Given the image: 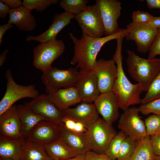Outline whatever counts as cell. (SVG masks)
<instances>
[{
  "label": "cell",
  "mask_w": 160,
  "mask_h": 160,
  "mask_svg": "<svg viewBox=\"0 0 160 160\" xmlns=\"http://www.w3.org/2000/svg\"><path fill=\"white\" fill-rule=\"evenodd\" d=\"M138 108L129 107L124 111L119 118L118 128L127 136L139 142L146 136L144 121L139 116Z\"/></svg>",
  "instance_id": "8"
},
{
  "label": "cell",
  "mask_w": 160,
  "mask_h": 160,
  "mask_svg": "<svg viewBox=\"0 0 160 160\" xmlns=\"http://www.w3.org/2000/svg\"><path fill=\"white\" fill-rule=\"evenodd\" d=\"M11 9L7 5L0 1V18L4 19L9 14Z\"/></svg>",
  "instance_id": "40"
},
{
  "label": "cell",
  "mask_w": 160,
  "mask_h": 160,
  "mask_svg": "<svg viewBox=\"0 0 160 160\" xmlns=\"http://www.w3.org/2000/svg\"><path fill=\"white\" fill-rule=\"evenodd\" d=\"M87 160H115L105 153L99 154L93 151H89L85 154Z\"/></svg>",
  "instance_id": "38"
},
{
  "label": "cell",
  "mask_w": 160,
  "mask_h": 160,
  "mask_svg": "<svg viewBox=\"0 0 160 160\" xmlns=\"http://www.w3.org/2000/svg\"><path fill=\"white\" fill-rule=\"evenodd\" d=\"M14 25L7 23L0 26V46H1L2 43V38L5 33L9 29L12 28Z\"/></svg>",
  "instance_id": "41"
},
{
  "label": "cell",
  "mask_w": 160,
  "mask_h": 160,
  "mask_svg": "<svg viewBox=\"0 0 160 160\" xmlns=\"http://www.w3.org/2000/svg\"><path fill=\"white\" fill-rule=\"evenodd\" d=\"M0 160H13L10 158L0 157Z\"/></svg>",
  "instance_id": "46"
},
{
  "label": "cell",
  "mask_w": 160,
  "mask_h": 160,
  "mask_svg": "<svg viewBox=\"0 0 160 160\" xmlns=\"http://www.w3.org/2000/svg\"><path fill=\"white\" fill-rule=\"evenodd\" d=\"M80 74L76 68L66 70L52 67L43 72L41 79L47 94L58 89L74 87Z\"/></svg>",
  "instance_id": "4"
},
{
  "label": "cell",
  "mask_w": 160,
  "mask_h": 160,
  "mask_svg": "<svg viewBox=\"0 0 160 160\" xmlns=\"http://www.w3.org/2000/svg\"><path fill=\"white\" fill-rule=\"evenodd\" d=\"M160 55V28L158 32L148 51V58L152 59L157 55Z\"/></svg>",
  "instance_id": "36"
},
{
  "label": "cell",
  "mask_w": 160,
  "mask_h": 160,
  "mask_svg": "<svg viewBox=\"0 0 160 160\" xmlns=\"http://www.w3.org/2000/svg\"><path fill=\"white\" fill-rule=\"evenodd\" d=\"M9 52V49H5L0 55V66L4 65L7 58V55Z\"/></svg>",
  "instance_id": "44"
},
{
  "label": "cell",
  "mask_w": 160,
  "mask_h": 160,
  "mask_svg": "<svg viewBox=\"0 0 160 160\" xmlns=\"http://www.w3.org/2000/svg\"><path fill=\"white\" fill-rule=\"evenodd\" d=\"M138 108L140 112L144 115L153 113L160 116V98L142 104Z\"/></svg>",
  "instance_id": "34"
},
{
  "label": "cell",
  "mask_w": 160,
  "mask_h": 160,
  "mask_svg": "<svg viewBox=\"0 0 160 160\" xmlns=\"http://www.w3.org/2000/svg\"><path fill=\"white\" fill-rule=\"evenodd\" d=\"M0 136L9 138H24L17 106L13 105L0 115Z\"/></svg>",
  "instance_id": "17"
},
{
  "label": "cell",
  "mask_w": 160,
  "mask_h": 160,
  "mask_svg": "<svg viewBox=\"0 0 160 160\" xmlns=\"http://www.w3.org/2000/svg\"><path fill=\"white\" fill-rule=\"evenodd\" d=\"M47 95L49 99L63 112L70 106L81 102L74 87L60 89Z\"/></svg>",
  "instance_id": "20"
},
{
  "label": "cell",
  "mask_w": 160,
  "mask_h": 160,
  "mask_svg": "<svg viewBox=\"0 0 160 160\" xmlns=\"http://www.w3.org/2000/svg\"><path fill=\"white\" fill-rule=\"evenodd\" d=\"M25 138L13 139L0 136V157L20 160Z\"/></svg>",
  "instance_id": "24"
},
{
  "label": "cell",
  "mask_w": 160,
  "mask_h": 160,
  "mask_svg": "<svg viewBox=\"0 0 160 160\" xmlns=\"http://www.w3.org/2000/svg\"><path fill=\"white\" fill-rule=\"evenodd\" d=\"M123 39H116V49L113 59L117 66V74L112 91L116 96L119 108L124 111L131 105L141 103L140 96L143 90L140 84L131 83L125 74L122 54Z\"/></svg>",
  "instance_id": "2"
},
{
  "label": "cell",
  "mask_w": 160,
  "mask_h": 160,
  "mask_svg": "<svg viewBox=\"0 0 160 160\" xmlns=\"http://www.w3.org/2000/svg\"><path fill=\"white\" fill-rule=\"evenodd\" d=\"M24 105L35 113L52 122L58 124L61 123L64 113L49 99L47 94L39 95Z\"/></svg>",
  "instance_id": "13"
},
{
  "label": "cell",
  "mask_w": 160,
  "mask_h": 160,
  "mask_svg": "<svg viewBox=\"0 0 160 160\" xmlns=\"http://www.w3.org/2000/svg\"><path fill=\"white\" fill-rule=\"evenodd\" d=\"M150 136L147 135L138 144L128 160H154L155 155L150 142Z\"/></svg>",
  "instance_id": "27"
},
{
  "label": "cell",
  "mask_w": 160,
  "mask_h": 160,
  "mask_svg": "<svg viewBox=\"0 0 160 160\" xmlns=\"http://www.w3.org/2000/svg\"><path fill=\"white\" fill-rule=\"evenodd\" d=\"M146 92L145 96L142 99L141 104L160 98V70L151 83Z\"/></svg>",
  "instance_id": "29"
},
{
  "label": "cell",
  "mask_w": 160,
  "mask_h": 160,
  "mask_svg": "<svg viewBox=\"0 0 160 160\" xmlns=\"http://www.w3.org/2000/svg\"><path fill=\"white\" fill-rule=\"evenodd\" d=\"M154 160H160V156H155Z\"/></svg>",
  "instance_id": "47"
},
{
  "label": "cell",
  "mask_w": 160,
  "mask_h": 160,
  "mask_svg": "<svg viewBox=\"0 0 160 160\" xmlns=\"http://www.w3.org/2000/svg\"><path fill=\"white\" fill-rule=\"evenodd\" d=\"M65 46L61 40L56 39L41 43L33 50V65L36 68L43 72L52 67L53 62L64 53Z\"/></svg>",
  "instance_id": "7"
},
{
  "label": "cell",
  "mask_w": 160,
  "mask_h": 160,
  "mask_svg": "<svg viewBox=\"0 0 160 160\" xmlns=\"http://www.w3.org/2000/svg\"><path fill=\"white\" fill-rule=\"evenodd\" d=\"M147 135L151 136L160 133V116L153 114L145 120Z\"/></svg>",
  "instance_id": "33"
},
{
  "label": "cell",
  "mask_w": 160,
  "mask_h": 160,
  "mask_svg": "<svg viewBox=\"0 0 160 160\" xmlns=\"http://www.w3.org/2000/svg\"><path fill=\"white\" fill-rule=\"evenodd\" d=\"M153 26L160 28V17H154L148 23Z\"/></svg>",
  "instance_id": "43"
},
{
  "label": "cell",
  "mask_w": 160,
  "mask_h": 160,
  "mask_svg": "<svg viewBox=\"0 0 160 160\" xmlns=\"http://www.w3.org/2000/svg\"><path fill=\"white\" fill-rule=\"evenodd\" d=\"M60 124L49 120L41 121L31 130L27 139L43 145H46L60 137Z\"/></svg>",
  "instance_id": "16"
},
{
  "label": "cell",
  "mask_w": 160,
  "mask_h": 160,
  "mask_svg": "<svg viewBox=\"0 0 160 160\" xmlns=\"http://www.w3.org/2000/svg\"><path fill=\"white\" fill-rule=\"evenodd\" d=\"M7 79L5 93L0 102V115L3 113L19 100L26 97L33 99L39 95L34 85H20L14 81L11 71L8 69L5 74Z\"/></svg>",
  "instance_id": "5"
},
{
  "label": "cell",
  "mask_w": 160,
  "mask_h": 160,
  "mask_svg": "<svg viewBox=\"0 0 160 160\" xmlns=\"http://www.w3.org/2000/svg\"><path fill=\"white\" fill-rule=\"evenodd\" d=\"M127 136L123 132L119 131L111 141L105 154L111 159L117 160L122 143Z\"/></svg>",
  "instance_id": "31"
},
{
  "label": "cell",
  "mask_w": 160,
  "mask_h": 160,
  "mask_svg": "<svg viewBox=\"0 0 160 160\" xmlns=\"http://www.w3.org/2000/svg\"><path fill=\"white\" fill-rule=\"evenodd\" d=\"M128 32L124 38L134 41L137 51L145 53L148 52L158 32V29L148 23H130L127 25Z\"/></svg>",
  "instance_id": "9"
},
{
  "label": "cell",
  "mask_w": 160,
  "mask_h": 160,
  "mask_svg": "<svg viewBox=\"0 0 160 160\" xmlns=\"http://www.w3.org/2000/svg\"><path fill=\"white\" fill-rule=\"evenodd\" d=\"M128 32L126 28H121L108 36L95 38L82 34L78 39L71 33L69 35L74 44V55L70 63L77 65L80 70H92L97 61V55L103 46L112 40L124 38Z\"/></svg>",
  "instance_id": "1"
},
{
  "label": "cell",
  "mask_w": 160,
  "mask_h": 160,
  "mask_svg": "<svg viewBox=\"0 0 160 160\" xmlns=\"http://www.w3.org/2000/svg\"><path fill=\"white\" fill-rule=\"evenodd\" d=\"M44 146L52 160H66L78 154L60 137Z\"/></svg>",
  "instance_id": "25"
},
{
  "label": "cell",
  "mask_w": 160,
  "mask_h": 160,
  "mask_svg": "<svg viewBox=\"0 0 160 160\" xmlns=\"http://www.w3.org/2000/svg\"><path fill=\"white\" fill-rule=\"evenodd\" d=\"M76 15L64 12L56 14L52 24L45 32L37 36L29 35L26 38L28 41H36L43 43L56 39L58 33L65 27L71 23Z\"/></svg>",
  "instance_id": "18"
},
{
  "label": "cell",
  "mask_w": 160,
  "mask_h": 160,
  "mask_svg": "<svg viewBox=\"0 0 160 160\" xmlns=\"http://www.w3.org/2000/svg\"><path fill=\"white\" fill-rule=\"evenodd\" d=\"M9 15L8 23L15 25L19 30L31 31L36 27L34 17L23 6L16 9H11Z\"/></svg>",
  "instance_id": "21"
},
{
  "label": "cell",
  "mask_w": 160,
  "mask_h": 160,
  "mask_svg": "<svg viewBox=\"0 0 160 160\" xmlns=\"http://www.w3.org/2000/svg\"><path fill=\"white\" fill-rule=\"evenodd\" d=\"M154 17L149 13L139 10L134 12L132 15V22L136 23L148 22Z\"/></svg>",
  "instance_id": "35"
},
{
  "label": "cell",
  "mask_w": 160,
  "mask_h": 160,
  "mask_svg": "<svg viewBox=\"0 0 160 160\" xmlns=\"http://www.w3.org/2000/svg\"><path fill=\"white\" fill-rule=\"evenodd\" d=\"M0 1L7 5L11 9H16L23 6V1L21 0H0Z\"/></svg>",
  "instance_id": "39"
},
{
  "label": "cell",
  "mask_w": 160,
  "mask_h": 160,
  "mask_svg": "<svg viewBox=\"0 0 160 160\" xmlns=\"http://www.w3.org/2000/svg\"><path fill=\"white\" fill-rule=\"evenodd\" d=\"M92 151L104 154L117 133L112 126L99 117L87 129L85 132Z\"/></svg>",
  "instance_id": "6"
},
{
  "label": "cell",
  "mask_w": 160,
  "mask_h": 160,
  "mask_svg": "<svg viewBox=\"0 0 160 160\" xmlns=\"http://www.w3.org/2000/svg\"><path fill=\"white\" fill-rule=\"evenodd\" d=\"M88 2L87 0H61L59 4L60 7L65 12L76 15L86 9Z\"/></svg>",
  "instance_id": "28"
},
{
  "label": "cell",
  "mask_w": 160,
  "mask_h": 160,
  "mask_svg": "<svg viewBox=\"0 0 160 160\" xmlns=\"http://www.w3.org/2000/svg\"><path fill=\"white\" fill-rule=\"evenodd\" d=\"M94 103L99 114L108 124L112 125L118 118L119 107L116 96L112 90L100 93Z\"/></svg>",
  "instance_id": "15"
},
{
  "label": "cell",
  "mask_w": 160,
  "mask_h": 160,
  "mask_svg": "<svg viewBox=\"0 0 160 160\" xmlns=\"http://www.w3.org/2000/svg\"><path fill=\"white\" fill-rule=\"evenodd\" d=\"M17 109L21 122L22 134L25 139L27 138L31 130L39 122L49 120L45 117L35 113L24 105H18Z\"/></svg>",
  "instance_id": "23"
},
{
  "label": "cell",
  "mask_w": 160,
  "mask_h": 160,
  "mask_svg": "<svg viewBox=\"0 0 160 160\" xmlns=\"http://www.w3.org/2000/svg\"><path fill=\"white\" fill-rule=\"evenodd\" d=\"M127 71L132 78L146 91L160 70V59H146L127 50Z\"/></svg>",
  "instance_id": "3"
},
{
  "label": "cell",
  "mask_w": 160,
  "mask_h": 160,
  "mask_svg": "<svg viewBox=\"0 0 160 160\" xmlns=\"http://www.w3.org/2000/svg\"><path fill=\"white\" fill-rule=\"evenodd\" d=\"M92 70L96 76L100 93L112 90L117 74V66L114 60H97Z\"/></svg>",
  "instance_id": "12"
},
{
  "label": "cell",
  "mask_w": 160,
  "mask_h": 160,
  "mask_svg": "<svg viewBox=\"0 0 160 160\" xmlns=\"http://www.w3.org/2000/svg\"><path fill=\"white\" fill-rule=\"evenodd\" d=\"M80 71V74L74 87L82 102L92 103L100 94L96 76L93 70Z\"/></svg>",
  "instance_id": "14"
},
{
  "label": "cell",
  "mask_w": 160,
  "mask_h": 160,
  "mask_svg": "<svg viewBox=\"0 0 160 160\" xmlns=\"http://www.w3.org/2000/svg\"><path fill=\"white\" fill-rule=\"evenodd\" d=\"M60 126V137L76 153L85 154L92 151L85 133L79 134L70 131L65 128L62 123Z\"/></svg>",
  "instance_id": "22"
},
{
  "label": "cell",
  "mask_w": 160,
  "mask_h": 160,
  "mask_svg": "<svg viewBox=\"0 0 160 160\" xmlns=\"http://www.w3.org/2000/svg\"><path fill=\"white\" fill-rule=\"evenodd\" d=\"M76 19L82 34L95 38L103 37L105 30L99 11L95 5L87 6L80 13L76 15Z\"/></svg>",
  "instance_id": "10"
},
{
  "label": "cell",
  "mask_w": 160,
  "mask_h": 160,
  "mask_svg": "<svg viewBox=\"0 0 160 160\" xmlns=\"http://www.w3.org/2000/svg\"><path fill=\"white\" fill-rule=\"evenodd\" d=\"M150 142L154 155L160 156V133L150 136Z\"/></svg>",
  "instance_id": "37"
},
{
  "label": "cell",
  "mask_w": 160,
  "mask_h": 160,
  "mask_svg": "<svg viewBox=\"0 0 160 160\" xmlns=\"http://www.w3.org/2000/svg\"><path fill=\"white\" fill-rule=\"evenodd\" d=\"M66 160H87L85 154H78L76 156Z\"/></svg>",
  "instance_id": "45"
},
{
  "label": "cell",
  "mask_w": 160,
  "mask_h": 160,
  "mask_svg": "<svg viewBox=\"0 0 160 160\" xmlns=\"http://www.w3.org/2000/svg\"><path fill=\"white\" fill-rule=\"evenodd\" d=\"M65 115L86 125L88 128L99 118L94 103L82 102L75 107L69 108L64 111Z\"/></svg>",
  "instance_id": "19"
},
{
  "label": "cell",
  "mask_w": 160,
  "mask_h": 160,
  "mask_svg": "<svg viewBox=\"0 0 160 160\" xmlns=\"http://www.w3.org/2000/svg\"><path fill=\"white\" fill-rule=\"evenodd\" d=\"M138 142L127 136L123 140L117 160H128L135 151Z\"/></svg>",
  "instance_id": "30"
},
{
  "label": "cell",
  "mask_w": 160,
  "mask_h": 160,
  "mask_svg": "<svg viewBox=\"0 0 160 160\" xmlns=\"http://www.w3.org/2000/svg\"><path fill=\"white\" fill-rule=\"evenodd\" d=\"M58 2V0H23V6L30 12L34 9L41 12L50 5L55 4Z\"/></svg>",
  "instance_id": "32"
},
{
  "label": "cell",
  "mask_w": 160,
  "mask_h": 160,
  "mask_svg": "<svg viewBox=\"0 0 160 160\" xmlns=\"http://www.w3.org/2000/svg\"><path fill=\"white\" fill-rule=\"evenodd\" d=\"M146 2L149 9H160V0H146Z\"/></svg>",
  "instance_id": "42"
},
{
  "label": "cell",
  "mask_w": 160,
  "mask_h": 160,
  "mask_svg": "<svg viewBox=\"0 0 160 160\" xmlns=\"http://www.w3.org/2000/svg\"><path fill=\"white\" fill-rule=\"evenodd\" d=\"M20 160H52L44 146L25 139Z\"/></svg>",
  "instance_id": "26"
},
{
  "label": "cell",
  "mask_w": 160,
  "mask_h": 160,
  "mask_svg": "<svg viewBox=\"0 0 160 160\" xmlns=\"http://www.w3.org/2000/svg\"><path fill=\"white\" fill-rule=\"evenodd\" d=\"M97 7L105 30V35L108 36L117 31L119 29L118 20L121 15V2L117 0H96Z\"/></svg>",
  "instance_id": "11"
}]
</instances>
